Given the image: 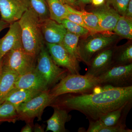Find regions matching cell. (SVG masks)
I'll list each match as a JSON object with an SVG mask.
<instances>
[{
    "label": "cell",
    "instance_id": "7c38bea8",
    "mask_svg": "<svg viewBox=\"0 0 132 132\" xmlns=\"http://www.w3.org/2000/svg\"><path fill=\"white\" fill-rule=\"evenodd\" d=\"M40 27L45 43L60 44L67 32L62 24L50 19L40 20Z\"/></svg>",
    "mask_w": 132,
    "mask_h": 132
},
{
    "label": "cell",
    "instance_id": "8d00e7d4",
    "mask_svg": "<svg viewBox=\"0 0 132 132\" xmlns=\"http://www.w3.org/2000/svg\"><path fill=\"white\" fill-rule=\"evenodd\" d=\"M78 4H81L82 5L88 4L91 3L92 0H77Z\"/></svg>",
    "mask_w": 132,
    "mask_h": 132
},
{
    "label": "cell",
    "instance_id": "d6a6232c",
    "mask_svg": "<svg viewBox=\"0 0 132 132\" xmlns=\"http://www.w3.org/2000/svg\"><path fill=\"white\" fill-rule=\"evenodd\" d=\"M33 123H27L25 126L22 128L21 132H31L33 131Z\"/></svg>",
    "mask_w": 132,
    "mask_h": 132
},
{
    "label": "cell",
    "instance_id": "74e56055",
    "mask_svg": "<svg viewBox=\"0 0 132 132\" xmlns=\"http://www.w3.org/2000/svg\"><path fill=\"white\" fill-rule=\"evenodd\" d=\"M2 67V60L0 61V72L1 70Z\"/></svg>",
    "mask_w": 132,
    "mask_h": 132
},
{
    "label": "cell",
    "instance_id": "ffe728a7",
    "mask_svg": "<svg viewBox=\"0 0 132 132\" xmlns=\"http://www.w3.org/2000/svg\"><path fill=\"white\" fill-rule=\"evenodd\" d=\"M50 14V19L61 24L70 13L61 0H46Z\"/></svg>",
    "mask_w": 132,
    "mask_h": 132
},
{
    "label": "cell",
    "instance_id": "3957f363",
    "mask_svg": "<svg viewBox=\"0 0 132 132\" xmlns=\"http://www.w3.org/2000/svg\"><path fill=\"white\" fill-rule=\"evenodd\" d=\"M100 86L96 77L68 73L50 90L49 93L54 99L66 94L90 93Z\"/></svg>",
    "mask_w": 132,
    "mask_h": 132
},
{
    "label": "cell",
    "instance_id": "4fadbf2b",
    "mask_svg": "<svg viewBox=\"0 0 132 132\" xmlns=\"http://www.w3.org/2000/svg\"><path fill=\"white\" fill-rule=\"evenodd\" d=\"M92 12L98 17L102 32L113 31L121 16L113 8L106 4L98 6Z\"/></svg>",
    "mask_w": 132,
    "mask_h": 132
},
{
    "label": "cell",
    "instance_id": "2e32d148",
    "mask_svg": "<svg viewBox=\"0 0 132 132\" xmlns=\"http://www.w3.org/2000/svg\"><path fill=\"white\" fill-rule=\"evenodd\" d=\"M54 112L49 119L46 121L47 126L46 131H51L53 132H69L65 127L67 122L71 120L72 116L69 112L63 109L54 107Z\"/></svg>",
    "mask_w": 132,
    "mask_h": 132
},
{
    "label": "cell",
    "instance_id": "9a60e30c",
    "mask_svg": "<svg viewBox=\"0 0 132 132\" xmlns=\"http://www.w3.org/2000/svg\"><path fill=\"white\" fill-rule=\"evenodd\" d=\"M15 87L44 92L50 90L44 79L35 68L26 73L19 76Z\"/></svg>",
    "mask_w": 132,
    "mask_h": 132
},
{
    "label": "cell",
    "instance_id": "484cf974",
    "mask_svg": "<svg viewBox=\"0 0 132 132\" xmlns=\"http://www.w3.org/2000/svg\"><path fill=\"white\" fill-rule=\"evenodd\" d=\"M30 7L37 15L40 20L50 19V14L46 0H28Z\"/></svg>",
    "mask_w": 132,
    "mask_h": 132
},
{
    "label": "cell",
    "instance_id": "4316f807",
    "mask_svg": "<svg viewBox=\"0 0 132 132\" xmlns=\"http://www.w3.org/2000/svg\"><path fill=\"white\" fill-rule=\"evenodd\" d=\"M80 16L92 34L102 32L99 24V20L96 15L93 13L82 11Z\"/></svg>",
    "mask_w": 132,
    "mask_h": 132
},
{
    "label": "cell",
    "instance_id": "6da1fadb",
    "mask_svg": "<svg viewBox=\"0 0 132 132\" xmlns=\"http://www.w3.org/2000/svg\"><path fill=\"white\" fill-rule=\"evenodd\" d=\"M132 101V86L115 87L100 86L92 93H68L53 99L50 106L63 109L69 112L79 111L89 121L98 120L103 116Z\"/></svg>",
    "mask_w": 132,
    "mask_h": 132
},
{
    "label": "cell",
    "instance_id": "603a6c76",
    "mask_svg": "<svg viewBox=\"0 0 132 132\" xmlns=\"http://www.w3.org/2000/svg\"><path fill=\"white\" fill-rule=\"evenodd\" d=\"M89 125L87 132H132V130L127 127L115 126H108L102 123L100 119L89 121Z\"/></svg>",
    "mask_w": 132,
    "mask_h": 132
},
{
    "label": "cell",
    "instance_id": "277c9868",
    "mask_svg": "<svg viewBox=\"0 0 132 132\" xmlns=\"http://www.w3.org/2000/svg\"><path fill=\"white\" fill-rule=\"evenodd\" d=\"M35 69L44 79L49 88L54 86L69 73L67 70L55 63L45 46L37 57Z\"/></svg>",
    "mask_w": 132,
    "mask_h": 132
},
{
    "label": "cell",
    "instance_id": "9c48e42d",
    "mask_svg": "<svg viewBox=\"0 0 132 132\" xmlns=\"http://www.w3.org/2000/svg\"><path fill=\"white\" fill-rule=\"evenodd\" d=\"M46 43L50 56L56 65L65 69L71 74H79L78 61L72 57L61 44Z\"/></svg>",
    "mask_w": 132,
    "mask_h": 132
},
{
    "label": "cell",
    "instance_id": "5bb4252c",
    "mask_svg": "<svg viewBox=\"0 0 132 132\" xmlns=\"http://www.w3.org/2000/svg\"><path fill=\"white\" fill-rule=\"evenodd\" d=\"M7 33L0 39V61L7 53L15 48L22 46L21 29L18 21L9 25Z\"/></svg>",
    "mask_w": 132,
    "mask_h": 132
},
{
    "label": "cell",
    "instance_id": "d590c367",
    "mask_svg": "<svg viewBox=\"0 0 132 132\" xmlns=\"http://www.w3.org/2000/svg\"><path fill=\"white\" fill-rule=\"evenodd\" d=\"M10 24L0 19V32L9 26Z\"/></svg>",
    "mask_w": 132,
    "mask_h": 132
},
{
    "label": "cell",
    "instance_id": "d6986e66",
    "mask_svg": "<svg viewBox=\"0 0 132 132\" xmlns=\"http://www.w3.org/2000/svg\"><path fill=\"white\" fill-rule=\"evenodd\" d=\"M19 75L14 71L2 66L0 72V104L10 91L15 88Z\"/></svg>",
    "mask_w": 132,
    "mask_h": 132
},
{
    "label": "cell",
    "instance_id": "f1b7e54d",
    "mask_svg": "<svg viewBox=\"0 0 132 132\" xmlns=\"http://www.w3.org/2000/svg\"><path fill=\"white\" fill-rule=\"evenodd\" d=\"M106 4L112 6L120 15L125 16L126 10L130 0H105Z\"/></svg>",
    "mask_w": 132,
    "mask_h": 132
},
{
    "label": "cell",
    "instance_id": "83f0119b",
    "mask_svg": "<svg viewBox=\"0 0 132 132\" xmlns=\"http://www.w3.org/2000/svg\"><path fill=\"white\" fill-rule=\"evenodd\" d=\"M61 24L67 31L80 36H86L91 34L87 29L67 19H63L62 21Z\"/></svg>",
    "mask_w": 132,
    "mask_h": 132
},
{
    "label": "cell",
    "instance_id": "ac0fdd59",
    "mask_svg": "<svg viewBox=\"0 0 132 132\" xmlns=\"http://www.w3.org/2000/svg\"><path fill=\"white\" fill-rule=\"evenodd\" d=\"M42 92L38 90L15 87L6 96L3 102L10 103L16 109L21 104L28 101Z\"/></svg>",
    "mask_w": 132,
    "mask_h": 132
},
{
    "label": "cell",
    "instance_id": "5b68a950",
    "mask_svg": "<svg viewBox=\"0 0 132 132\" xmlns=\"http://www.w3.org/2000/svg\"><path fill=\"white\" fill-rule=\"evenodd\" d=\"M50 90L40 94L26 102L21 104L16 109L18 120L24 121L26 123H33L36 118L38 121L42 119L44 109L50 106L53 98L50 95Z\"/></svg>",
    "mask_w": 132,
    "mask_h": 132
},
{
    "label": "cell",
    "instance_id": "52a82bcc",
    "mask_svg": "<svg viewBox=\"0 0 132 132\" xmlns=\"http://www.w3.org/2000/svg\"><path fill=\"white\" fill-rule=\"evenodd\" d=\"M96 78L101 86L119 88L132 86V63L113 66Z\"/></svg>",
    "mask_w": 132,
    "mask_h": 132
},
{
    "label": "cell",
    "instance_id": "cb8c5ba5",
    "mask_svg": "<svg viewBox=\"0 0 132 132\" xmlns=\"http://www.w3.org/2000/svg\"><path fill=\"white\" fill-rule=\"evenodd\" d=\"M113 31L117 35L132 39V19L125 16H120Z\"/></svg>",
    "mask_w": 132,
    "mask_h": 132
},
{
    "label": "cell",
    "instance_id": "4dcf8cb0",
    "mask_svg": "<svg viewBox=\"0 0 132 132\" xmlns=\"http://www.w3.org/2000/svg\"><path fill=\"white\" fill-rule=\"evenodd\" d=\"M125 16L130 19L132 18V0H130L128 3Z\"/></svg>",
    "mask_w": 132,
    "mask_h": 132
},
{
    "label": "cell",
    "instance_id": "44dd1931",
    "mask_svg": "<svg viewBox=\"0 0 132 132\" xmlns=\"http://www.w3.org/2000/svg\"><path fill=\"white\" fill-rule=\"evenodd\" d=\"M132 45H128L125 46L114 50L112 67L127 65L132 63Z\"/></svg>",
    "mask_w": 132,
    "mask_h": 132
},
{
    "label": "cell",
    "instance_id": "7a4b0ae2",
    "mask_svg": "<svg viewBox=\"0 0 132 132\" xmlns=\"http://www.w3.org/2000/svg\"><path fill=\"white\" fill-rule=\"evenodd\" d=\"M18 21L20 28L22 48L27 54L36 60L45 44L40 20L30 7Z\"/></svg>",
    "mask_w": 132,
    "mask_h": 132
},
{
    "label": "cell",
    "instance_id": "d4e9b609",
    "mask_svg": "<svg viewBox=\"0 0 132 132\" xmlns=\"http://www.w3.org/2000/svg\"><path fill=\"white\" fill-rule=\"evenodd\" d=\"M18 120L16 108L7 102L0 104V123L9 122L15 123Z\"/></svg>",
    "mask_w": 132,
    "mask_h": 132
},
{
    "label": "cell",
    "instance_id": "8fae6325",
    "mask_svg": "<svg viewBox=\"0 0 132 132\" xmlns=\"http://www.w3.org/2000/svg\"><path fill=\"white\" fill-rule=\"evenodd\" d=\"M114 48H107L95 55L88 65L86 75L97 77L112 67Z\"/></svg>",
    "mask_w": 132,
    "mask_h": 132
},
{
    "label": "cell",
    "instance_id": "e0dca14e",
    "mask_svg": "<svg viewBox=\"0 0 132 132\" xmlns=\"http://www.w3.org/2000/svg\"><path fill=\"white\" fill-rule=\"evenodd\" d=\"M132 106V101L118 108L111 111L100 118L102 123L108 126L126 127V120Z\"/></svg>",
    "mask_w": 132,
    "mask_h": 132
},
{
    "label": "cell",
    "instance_id": "1f68e13d",
    "mask_svg": "<svg viewBox=\"0 0 132 132\" xmlns=\"http://www.w3.org/2000/svg\"><path fill=\"white\" fill-rule=\"evenodd\" d=\"M64 4H67L72 7L75 9L78 6V4L77 0H61Z\"/></svg>",
    "mask_w": 132,
    "mask_h": 132
},
{
    "label": "cell",
    "instance_id": "e575fe53",
    "mask_svg": "<svg viewBox=\"0 0 132 132\" xmlns=\"http://www.w3.org/2000/svg\"><path fill=\"white\" fill-rule=\"evenodd\" d=\"M105 0H92L91 2L94 6L98 7L104 4Z\"/></svg>",
    "mask_w": 132,
    "mask_h": 132
},
{
    "label": "cell",
    "instance_id": "8992f818",
    "mask_svg": "<svg viewBox=\"0 0 132 132\" xmlns=\"http://www.w3.org/2000/svg\"><path fill=\"white\" fill-rule=\"evenodd\" d=\"M36 60L27 53L22 46L13 48L3 58L2 66L21 76L34 69Z\"/></svg>",
    "mask_w": 132,
    "mask_h": 132
},
{
    "label": "cell",
    "instance_id": "836d02e7",
    "mask_svg": "<svg viewBox=\"0 0 132 132\" xmlns=\"http://www.w3.org/2000/svg\"><path fill=\"white\" fill-rule=\"evenodd\" d=\"M33 131L35 132H44L45 131V127L42 125L36 124L34 126Z\"/></svg>",
    "mask_w": 132,
    "mask_h": 132
},
{
    "label": "cell",
    "instance_id": "f546056e",
    "mask_svg": "<svg viewBox=\"0 0 132 132\" xmlns=\"http://www.w3.org/2000/svg\"><path fill=\"white\" fill-rule=\"evenodd\" d=\"M66 19H68V20L74 22L76 24L81 26L84 28L87 29L88 31H90L89 28L85 24L84 21L82 20V17H81L80 15L70 13L67 15Z\"/></svg>",
    "mask_w": 132,
    "mask_h": 132
},
{
    "label": "cell",
    "instance_id": "7402d4cb",
    "mask_svg": "<svg viewBox=\"0 0 132 132\" xmlns=\"http://www.w3.org/2000/svg\"><path fill=\"white\" fill-rule=\"evenodd\" d=\"M80 36L67 30L61 45L75 59L80 61L78 52V43Z\"/></svg>",
    "mask_w": 132,
    "mask_h": 132
},
{
    "label": "cell",
    "instance_id": "30bf717a",
    "mask_svg": "<svg viewBox=\"0 0 132 132\" xmlns=\"http://www.w3.org/2000/svg\"><path fill=\"white\" fill-rule=\"evenodd\" d=\"M30 7L28 0H0L1 19L9 24L18 21Z\"/></svg>",
    "mask_w": 132,
    "mask_h": 132
},
{
    "label": "cell",
    "instance_id": "ba28073f",
    "mask_svg": "<svg viewBox=\"0 0 132 132\" xmlns=\"http://www.w3.org/2000/svg\"><path fill=\"white\" fill-rule=\"evenodd\" d=\"M116 39L114 35H98L87 39L78 44V52L80 61L87 65L95 55L99 52L108 48Z\"/></svg>",
    "mask_w": 132,
    "mask_h": 132
}]
</instances>
